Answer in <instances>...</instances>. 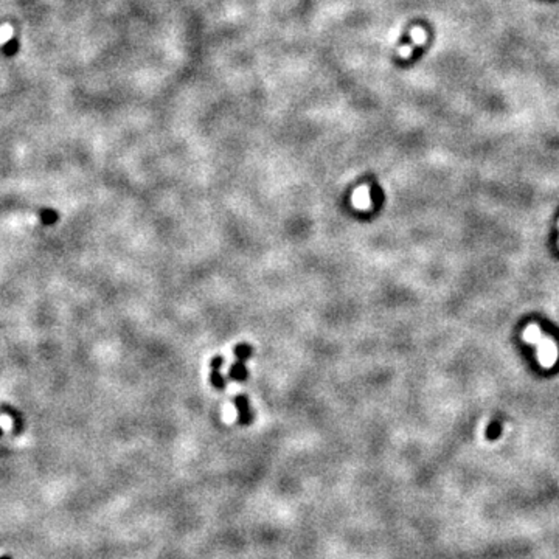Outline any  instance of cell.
<instances>
[{
  "instance_id": "cell-1",
  "label": "cell",
  "mask_w": 559,
  "mask_h": 559,
  "mask_svg": "<svg viewBox=\"0 0 559 559\" xmlns=\"http://www.w3.org/2000/svg\"><path fill=\"white\" fill-rule=\"evenodd\" d=\"M522 339L525 342L537 347V361H539L541 367L551 368L556 364L557 347L550 337H547V335H544L541 332V329H539V326L536 323H530L525 328V331L522 334Z\"/></svg>"
},
{
  "instance_id": "cell-2",
  "label": "cell",
  "mask_w": 559,
  "mask_h": 559,
  "mask_svg": "<svg viewBox=\"0 0 559 559\" xmlns=\"http://www.w3.org/2000/svg\"><path fill=\"white\" fill-rule=\"evenodd\" d=\"M233 404L238 410V421L243 426H247L253 421V410L250 401L246 395H238L233 398Z\"/></svg>"
},
{
  "instance_id": "cell-3",
  "label": "cell",
  "mask_w": 559,
  "mask_h": 559,
  "mask_svg": "<svg viewBox=\"0 0 559 559\" xmlns=\"http://www.w3.org/2000/svg\"><path fill=\"white\" fill-rule=\"evenodd\" d=\"M224 357L222 356H214L210 362V367H211V373H210V382L214 388L217 390H224L227 387V377L224 376L221 373V368L224 365Z\"/></svg>"
},
{
  "instance_id": "cell-4",
  "label": "cell",
  "mask_w": 559,
  "mask_h": 559,
  "mask_svg": "<svg viewBox=\"0 0 559 559\" xmlns=\"http://www.w3.org/2000/svg\"><path fill=\"white\" fill-rule=\"evenodd\" d=\"M229 377L233 379V381H236V382H244L249 377V371H247V368H246V365H244L243 361H238L236 359V362L229 370Z\"/></svg>"
},
{
  "instance_id": "cell-5",
  "label": "cell",
  "mask_w": 559,
  "mask_h": 559,
  "mask_svg": "<svg viewBox=\"0 0 559 559\" xmlns=\"http://www.w3.org/2000/svg\"><path fill=\"white\" fill-rule=\"evenodd\" d=\"M370 197H371V205L376 210H379L384 204V191L381 190V187L377 184L370 185Z\"/></svg>"
},
{
  "instance_id": "cell-6",
  "label": "cell",
  "mask_w": 559,
  "mask_h": 559,
  "mask_svg": "<svg viewBox=\"0 0 559 559\" xmlns=\"http://www.w3.org/2000/svg\"><path fill=\"white\" fill-rule=\"evenodd\" d=\"M233 354H235V357L238 359V361H243V362H246L252 354H253V348H252V345H249V344H239V345H236L235 348H233Z\"/></svg>"
},
{
  "instance_id": "cell-7",
  "label": "cell",
  "mask_w": 559,
  "mask_h": 559,
  "mask_svg": "<svg viewBox=\"0 0 559 559\" xmlns=\"http://www.w3.org/2000/svg\"><path fill=\"white\" fill-rule=\"evenodd\" d=\"M13 34H14V28H13V25L5 24V25L0 27V45L7 44V42L13 37Z\"/></svg>"
},
{
  "instance_id": "cell-8",
  "label": "cell",
  "mask_w": 559,
  "mask_h": 559,
  "mask_svg": "<svg viewBox=\"0 0 559 559\" xmlns=\"http://www.w3.org/2000/svg\"><path fill=\"white\" fill-rule=\"evenodd\" d=\"M0 559H11V557H8V556H4V557H0Z\"/></svg>"
}]
</instances>
